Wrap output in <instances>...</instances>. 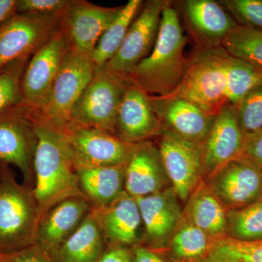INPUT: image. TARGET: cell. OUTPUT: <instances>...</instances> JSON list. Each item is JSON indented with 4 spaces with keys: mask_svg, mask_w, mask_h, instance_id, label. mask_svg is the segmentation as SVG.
Returning <instances> with one entry per match:
<instances>
[{
    "mask_svg": "<svg viewBox=\"0 0 262 262\" xmlns=\"http://www.w3.org/2000/svg\"><path fill=\"white\" fill-rule=\"evenodd\" d=\"M185 45L178 13L170 4L163 11L158 37L151 53L124 81L149 96L164 97L173 94L187 69L189 58L184 55Z\"/></svg>",
    "mask_w": 262,
    "mask_h": 262,
    "instance_id": "obj_1",
    "label": "cell"
},
{
    "mask_svg": "<svg viewBox=\"0 0 262 262\" xmlns=\"http://www.w3.org/2000/svg\"><path fill=\"white\" fill-rule=\"evenodd\" d=\"M35 124L33 193L42 215L72 196H84L79 186L72 148L59 131Z\"/></svg>",
    "mask_w": 262,
    "mask_h": 262,
    "instance_id": "obj_2",
    "label": "cell"
},
{
    "mask_svg": "<svg viewBox=\"0 0 262 262\" xmlns=\"http://www.w3.org/2000/svg\"><path fill=\"white\" fill-rule=\"evenodd\" d=\"M32 189L18 184L9 165L0 177V255L37 244L42 218Z\"/></svg>",
    "mask_w": 262,
    "mask_h": 262,
    "instance_id": "obj_3",
    "label": "cell"
},
{
    "mask_svg": "<svg viewBox=\"0 0 262 262\" xmlns=\"http://www.w3.org/2000/svg\"><path fill=\"white\" fill-rule=\"evenodd\" d=\"M95 71L91 56L68 50L44 101L34 110L26 107L32 121L63 133L72 123V110Z\"/></svg>",
    "mask_w": 262,
    "mask_h": 262,
    "instance_id": "obj_4",
    "label": "cell"
},
{
    "mask_svg": "<svg viewBox=\"0 0 262 262\" xmlns=\"http://www.w3.org/2000/svg\"><path fill=\"white\" fill-rule=\"evenodd\" d=\"M229 57L222 47L203 48L196 51L189 58L187 71L179 87L169 96L182 98L206 113L218 115L228 103Z\"/></svg>",
    "mask_w": 262,
    "mask_h": 262,
    "instance_id": "obj_5",
    "label": "cell"
},
{
    "mask_svg": "<svg viewBox=\"0 0 262 262\" xmlns=\"http://www.w3.org/2000/svg\"><path fill=\"white\" fill-rule=\"evenodd\" d=\"M127 84L117 76L96 70L92 80L74 106L72 122L115 135L117 114Z\"/></svg>",
    "mask_w": 262,
    "mask_h": 262,
    "instance_id": "obj_6",
    "label": "cell"
},
{
    "mask_svg": "<svg viewBox=\"0 0 262 262\" xmlns=\"http://www.w3.org/2000/svg\"><path fill=\"white\" fill-rule=\"evenodd\" d=\"M58 15L16 13L0 27V72L34 54L58 30Z\"/></svg>",
    "mask_w": 262,
    "mask_h": 262,
    "instance_id": "obj_7",
    "label": "cell"
},
{
    "mask_svg": "<svg viewBox=\"0 0 262 262\" xmlns=\"http://www.w3.org/2000/svg\"><path fill=\"white\" fill-rule=\"evenodd\" d=\"M62 134L72 148L77 168L126 165L138 145L108 131L73 122Z\"/></svg>",
    "mask_w": 262,
    "mask_h": 262,
    "instance_id": "obj_8",
    "label": "cell"
},
{
    "mask_svg": "<svg viewBox=\"0 0 262 262\" xmlns=\"http://www.w3.org/2000/svg\"><path fill=\"white\" fill-rule=\"evenodd\" d=\"M169 5L168 1L164 0L146 2L131 24L120 49L103 70L125 80L151 53L158 37L163 11Z\"/></svg>",
    "mask_w": 262,
    "mask_h": 262,
    "instance_id": "obj_9",
    "label": "cell"
},
{
    "mask_svg": "<svg viewBox=\"0 0 262 262\" xmlns=\"http://www.w3.org/2000/svg\"><path fill=\"white\" fill-rule=\"evenodd\" d=\"M37 141L35 124L23 103L0 113V163L17 167L31 189Z\"/></svg>",
    "mask_w": 262,
    "mask_h": 262,
    "instance_id": "obj_10",
    "label": "cell"
},
{
    "mask_svg": "<svg viewBox=\"0 0 262 262\" xmlns=\"http://www.w3.org/2000/svg\"><path fill=\"white\" fill-rule=\"evenodd\" d=\"M159 136L158 148L170 185L179 200L185 203L204 180L203 146L164 127Z\"/></svg>",
    "mask_w": 262,
    "mask_h": 262,
    "instance_id": "obj_11",
    "label": "cell"
},
{
    "mask_svg": "<svg viewBox=\"0 0 262 262\" xmlns=\"http://www.w3.org/2000/svg\"><path fill=\"white\" fill-rule=\"evenodd\" d=\"M122 7L107 8L87 1H71L59 22L69 51L91 56L100 38L120 14Z\"/></svg>",
    "mask_w": 262,
    "mask_h": 262,
    "instance_id": "obj_12",
    "label": "cell"
},
{
    "mask_svg": "<svg viewBox=\"0 0 262 262\" xmlns=\"http://www.w3.org/2000/svg\"><path fill=\"white\" fill-rule=\"evenodd\" d=\"M204 181L227 211L244 208L262 198V168L244 155L222 165Z\"/></svg>",
    "mask_w": 262,
    "mask_h": 262,
    "instance_id": "obj_13",
    "label": "cell"
},
{
    "mask_svg": "<svg viewBox=\"0 0 262 262\" xmlns=\"http://www.w3.org/2000/svg\"><path fill=\"white\" fill-rule=\"evenodd\" d=\"M67 51V43L58 28L32 55L20 82L23 104L28 110L37 108L47 96Z\"/></svg>",
    "mask_w": 262,
    "mask_h": 262,
    "instance_id": "obj_14",
    "label": "cell"
},
{
    "mask_svg": "<svg viewBox=\"0 0 262 262\" xmlns=\"http://www.w3.org/2000/svg\"><path fill=\"white\" fill-rule=\"evenodd\" d=\"M136 200L144 225L142 245L157 251H166L184 217L177 193L173 187H169Z\"/></svg>",
    "mask_w": 262,
    "mask_h": 262,
    "instance_id": "obj_15",
    "label": "cell"
},
{
    "mask_svg": "<svg viewBox=\"0 0 262 262\" xmlns=\"http://www.w3.org/2000/svg\"><path fill=\"white\" fill-rule=\"evenodd\" d=\"M149 98L164 128L186 140L203 145L216 115L206 113L182 98L170 96H149Z\"/></svg>",
    "mask_w": 262,
    "mask_h": 262,
    "instance_id": "obj_16",
    "label": "cell"
},
{
    "mask_svg": "<svg viewBox=\"0 0 262 262\" xmlns=\"http://www.w3.org/2000/svg\"><path fill=\"white\" fill-rule=\"evenodd\" d=\"M163 128L149 95L127 84L117 114L115 135L125 142L139 144L160 136Z\"/></svg>",
    "mask_w": 262,
    "mask_h": 262,
    "instance_id": "obj_17",
    "label": "cell"
},
{
    "mask_svg": "<svg viewBox=\"0 0 262 262\" xmlns=\"http://www.w3.org/2000/svg\"><path fill=\"white\" fill-rule=\"evenodd\" d=\"M246 136L237 120L235 106L227 103L215 117L203 145L204 179L243 154Z\"/></svg>",
    "mask_w": 262,
    "mask_h": 262,
    "instance_id": "obj_18",
    "label": "cell"
},
{
    "mask_svg": "<svg viewBox=\"0 0 262 262\" xmlns=\"http://www.w3.org/2000/svg\"><path fill=\"white\" fill-rule=\"evenodd\" d=\"M93 208L84 196H72L57 203L41 218L37 244L53 254L82 225Z\"/></svg>",
    "mask_w": 262,
    "mask_h": 262,
    "instance_id": "obj_19",
    "label": "cell"
},
{
    "mask_svg": "<svg viewBox=\"0 0 262 262\" xmlns=\"http://www.w3.org/2000/svg\"><path fill=\"white\" fill-rule=\"evenodd\" d=\"M94 210L106 246L132 248L142 244L144 225L136 198L125 192L111 206Z\"/></svg>",
    "mask_w": 262,
    "mask_h": 262,
    "instance_id": "obj_20",
    "label": "cell"
},
{
    "mask_svg": "<svg viewBox=\"0 0 262 262\" xmlns=\"http://www.w3.org/2000/svg\"><path fill=\"white\" fill-rule=\"evenodd\" d=\"M170 185L159 148L150 141L139 143L127 164L125 193L134 198L155 194Z\"/></svg>",
    "mask_w": 262,
    "mask_h": 262,
    "instance_id": "obj_21",
    "label": "cell"
},
{
    "mask_svg": "<svg viewBox=\"0 0 262 262\" xmlns=\"http://www.w3.org/2000/svg\"><path fill=\"white\" fill-rule=\"evenodd\" d=\"M184 15L203 48H219L238 24L221 4L212 0H186Z\"/></svg>",
    "mask_w": 262,
    "mask_h": 262,
    "instance_id": "obj_22",
    "label": "cell"
},
{
    "mask_svg": "<svg viewBox=\"0 0 262 262\" xmlns=\"http://www.w3.org/2000/svg\"><path fill=\"white\" fill-rule=\"evenodd\" d=\"M126 166L77 168L81 192L94 208H106L123 195Z\"/></svg>",
    "mask_w": 262,
    "mask_h": 262,
    "instance_id": "obj_23",
    "label": "cell"
},
{
    "mask_svg": "<svg viewBox=\"0 0 262 262\" xmlns=\"http://www.w3.org/2000/svg\"><path fill=\"white\" fill-rule=\"evenodd\" d=\"M184 203L183 215L188 222L213 237L226 236L228 211L204 180Z\"/></svg>",
    "mask_w": 262,
    "mask_h": 262,
    "instance_id": "obj_24",
    "label": "cell"
},
{
    "mask_svg": "<svg viewBox=\"0 0 262 262\" xmlns=\"http://www.w3.org/2000/svg\"><path fill=\"white\" fill-rule=\"evenodd\" d=\"M106 248L102 229L93 208L53 256L56 262H98Z\"/></svg>",
    "mask_w": 262,
    "mask_h": 262,
    "instance_id": "obj_25",
    "label": "cell"
},
{
    "mask_svg": "<svg viewBox=\"0 0 262 262\" xmlns=\"http://www.w3.org/2000/svg\"><path fill=\"white\" fill-rule=\"evenodd\" d=\"M219 238L209 235L183 217L165 252L177 262H203Z\"/></svg>",
    "mask_w": 262,
    "mask_h": 262,
    "instance_id": "obj_26",
    "label": "cell"
},
{
    "mask_svg": "<svg viewBox=\"0 0 262 262\" xmlns=\"http://www.w3.org/2000/svg\"><path fill=\"white\" fill-rule=\"evenodd\" d=\"M142 3L141 0H130L122 7L120 14L100 38L91 56L96 70H103L120 49Z\"/></svg>",
    "mask_w": 262,
    "mask_h": 262,
    "instance_id": "obj_27",
    "label": "cell"
},
{
    "mask_svg": "<svg viewBox=\"0 0 262 262\" xmlns=\"http://www.w3.org/2000/svg\"><path fill=\"white\" fill-rule=\"evenodd\" d=\"M221 47L230 56L262 71V31L238 24L225 37Z\"/></svg>",
    "mask_w": 262,
    "mask_h": 262,
    "instance_id": "obj_28",
    "label": "cell"
},
{
    "mask_svg": "<svg viewBox=\"0 0 262 262\" xmlns=\"http://www.w3.org/2000/svg\"><path fill=\"white\" fill-rule=\"evenodd\" d=\"M226 236L245 242L262 241V198L244 208L228 211Z\"/></svg>",
    "mask_w": 262,
    "mask_h": 262,
    "instance_id": "obj_29",
    "label": "cell"
},
{
    "mask_svg": "<svg viewBox=\"0 0 262 262\" xmlns=\"http://www.w3.org/2000/svg\"><path fill=\"white\" fill-rule=\"evenodd\" d=\"M262 84V72L247 62L229 55L227 68V94L235 106L249 91Z\"/></svg>",
    "mask_w": 262,
    "mask_h": 262,
    "instance_id": "obj_30",
    "label": "cell"
},
{
    "mask_svg": "<svg viewBox=\"0 0 262 262\" xmlns=\"http://www.w3.org/2000/svg\"><path fill=\"white\" fill-rule=\"evenodd\" d=\"M203 262H262V241L245 242L223 236Z\"/></svg>",
    "mask_w": 262,
    "mask_h": 262,
    "instance_id": "obj_31",
    "label": "cell"
},
{
    "mask_svg": "<svg viewBox=\"0 0 262 262\" xmlns=\"http://www.w3.org/2000/svg\"><path fill=\"white\" fill-rule=\"evenodd\" d=\"M237 122L246 136L262 132V84L248 93L235 106Z\"/></svg>",
    "mask_w": 262,
    "mask_h": 262,
    "instance_id": "obj_32",
    "label": "cell"
},
{
    "mask_svg": "<svg viewBox=\"0 0 262 262\" xmlns=\"http://www.w3.org/2000/svg\"><path fill=\"white\" fill-rule=\"evenodd\" d=\"M27 61L15 62L0 72V113L23 103L20 82Z\"/></svg>",
    "mask_w": 262,
    "mask_h": 262,
    "instance_id": "obj_33",
    "label": "cell"
},
{
    "mask_svg": "<svg viewBox=\"0 0 262 262\" xmlns=\"http://www.w3.org/2000/svg\"><path fill=\"white\" fill-rule=\"evenodd\" d=\"M221 5L228 10L239 25L262 31V0H225Z\"/></svg>",
    "mask_w": 262,
    "mask_h": 262,
    "instance_id": "obj_34",
    "label": "cell"
},
{
    "mask_svg": "<svg viewBox=\"0 0 262 262\" xmlns=\"http://www.w3.org/2000/svg\"><path fill=\"white\" fill-rule=\"evenodd\" d=\"M70 2L69 0H18L17 13L61 16Z\"/></svg>",
    "mask_w": 262,
    "mask_h": 262,
    "instance_id": "obj_35",
    "label": "cell"
},
{
    "mask_svg": "<svg viewBox=\"0 0 262 262\" xmlns=\"http://www.w3.org/2000/svg\"><path fill=\"white\" fill-rule=\"evenodd\" d=\"M0 262H56L54 256L37 244L15 252L0 255Z\"/></svg>",
    "mask_w": 262,
    "mask_h": 262,
    "instance_id": "obj_36",
    "label": "cell"
},
{
    "mask_svg": "<svg viewBox=\"0 0 262 262\" xmlns=\"http://www.w3.org/2000/svg\"><path fill=\"white\" fill-rule=\"evenodd\" d=\"M134 262H177L165 251L151 249L142 244L132 247Z\"/></svg>",
    "mask_w": 262,
    "mask_h": 262,
    "instance_id": "obj_37",
    "label": "cell"
},
{
    "mask_svg": "<svg viewBox=\"0 0 262 262\" xmlns=\"http://www.w3.org/2000/svg\"><path fill=\"white\" fill-rule=\"evenodd\" d=\"M242 155L262 168V132L246 136Z\"/></svg>",
    "mask_w": 262,
    "mask_h": 262,
    "instance_id": "obj_38",
    "label": "cell"
},
{
    "mask_svg": "<svg viewBox=\"0 0 262 262\" xmlns=\"http://www.w3.org/2000/svg\"><path fill=\"white\" fill-rule=\"evenodd\" d=\"M98 262H134L132 248L120 246H106Z\"/></svg>",
    "mask_w": 262,
    "mask_h": 262,
    "instance_id": "obj_39",
    "label": "cell"
},
{
    "mask_svg": "<svg viewBox=\"0 0 262 262\" xmlns=\"http://www.w3.org/2000/svg\"><path fill=\"white\" fill-rule=\"evenodd\" d=\"M18 0H0V27L17 13Z\"/></svg>",
    "mask_w": 262,
    "mask_h": 262,
    "instance_id": "obj_40",
    "label": "cell"
},
{
    "mask_svg": "<svg viewBox=\"0 0 262 262\" xmlns=\"http://www.w3.org/2000/svg\"><path fill=\"white\" fill-rule=\"evenodd\" d=\"M3 164L0 163V177H1L2 174V168H3Z\"/></svg>",
    "mask_w": 262,
    "mask_h": 262,
    "instance_id": "obj_41",
    "label": "cell"
},
{
    "mask_svg": "<svg viewBox=\"0 0 262 262\" xmlns=\"http://www.w3.org/2000/svg\"><path fill=\"white\" fill-rule=\"evenodd\" d=\"M261 72H262V71H261Z\"/></svg>",
    "mask_w": 262,
    "mask_h": 262,
    "instance_id": "obj_42",
    "label": "cell"
}]
</instances>
